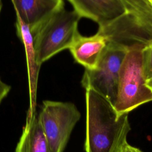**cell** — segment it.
Here are the masks:
<instances>
[{
    "mask_svg": "<svg viewBox=\"0 0 152 152\" xmlns=\"http://www.w3.org/2000/svg\"><path fill=\"white\" fill-rule=\"evenodd\" d=\"M145 85L152 92V77L145 81Z\"/></svg>",
    "mask_w": 152,
    "mask_h": 152,
    "instance_id": "9a60e30c",
    "label": "cell"
},
{
    "mask_svg": "<svg viewBox=\"0 0 152 152\" xmlns=\"http://www.w3.org/2000/svg\"><path fill=\"white\" fill-rule=\"evenodd\" d=\"M52 152H63L70 135L81 118L72 102L44 100L37 115Z\"/></svg>",
    "mask_w": 152,
    "mask_h": 152,
    "instance_id": "277c9868",
    "label": "cell"
},
{
    "mask_svg": "<svg viewBox=\"0 0 152 152\" xmlns=\"http://www.w3.org/2000/svg\"><path fill=\"white\" fill-rule=\"evenodd\" d=\"M151 43H152V31H151V40H150V42Z\"/></svg>",
    "mask_w": 152,
    "mask_h": 152,
    "instance_id": "e0dca14e",
    "label": "cell"
},
{
    "mask_svg": "<svg viewBox=\"0 0 152 152\" xmlns=\"http://www.w3.org/2000/svg\"><path fill=\"white\" fill-rule=\"evenodd\" d=\"M86 152H118L131 131L128 114L119 115L113 105L91 88L86 89Z\"/></svg>",
    "mask_w": 152,
    "mask_h": 152,
    "instance_id": "6da1fadb",
    "label": "cell"
},
{
    "mask_svg": "<svg viewBox=\"0 0 152 152\" xmlns=\"http://www.w3.org/2000/svg\"><path fill=\"white\" fill-rule=\"evenodd\" d=\"M127 50L128 48L122 45L108 42L96 68L85 69L81 81L83 87L95 90L114 106L119 71Z\"/></svg>",
    "mask_w": 152,
    "mask_h": 152,
    "instance_id": "5b68a950",
    "label": "cell"
},
{
    "mask_svg": "<svg viewBox=\"0 0 152 152\" xmlns=\"http://www.w3.org/2000/svg\"><path fill=\"white\" fill-rule=\"evenodd\" d=\"M15 26L17 36L23 44L25 49L30 99V106L27 116H30L36 112L37 86L40 66L37 62L33 36L29 27L17 15H16Z\"/></svg>",
    "mask_w": 152,
    "mask_h": 152,
    "instance_id": "9c48e42d",
    "label": "cell"
},
{
    "mask_svg": "<svg viewBox=\"0 0 152 152\" xmlns=\"http://www.w3.org/2000/svg\"><path fill=\"white\" fill-rule=\"evenodd\" d=\"M15 152H52L36 112L27 116Z\"/></svg>",
    "mask_w": 152,
    "mask_h": 152,
    "instance_id": "30bf717a",
    "label": "cell"
},
{
    "mask_svg": "<svg viewBox=\"0 0 152 152\" xmlns=\"http://www.w3.org/2000/svg\"><path fill=\"white\" fill-rule=\"evenodd\" d=\"M127 13L124 20L128 25L151 34L152 0H124Z\"/></svg>",
    "mask_w": 152,
    "mask_h": 152,
    "instance_id": "8fae6325",
    "label": "cell"
},
{
    "mask_svg": "<svg viewBox=\"0 0 152 152\" xmlns=\"http://www.w3.org/2000/svg\"><path fill=\"white\" fill-rule=\"evenodd\" d=\"M11 88V86L3 81L0 77V103L8 96Z\"/></svg>",
    "mask_w": 152,
    "mask_h": 152,
    "instance_id": "4fadbf2b",
    "label": "cell"
},
{
    "mask_svg": "<svg viewBox=\"0 0 152 152\" xmlns=\"http://www.w3.org/2000/svg\"><path fill=\"white\" fill-rule=\"evenodd\" d=\"M16 15L30 28L32 34L46 19L64 7V0H11Z\"/></svg>",
    "mask_w": 152,
    "mask_h": 152,
    "instance_id": "52a82bcc",
    "label": "cell"
},
{
    "mask_svg": "<svg viewBox=\"0 0 152 152\" xmlns=\"http://www.w3.org/2000/svg\"><path fill=\"white\" fill-rule=\"evenodd\" d=\"M142 69L145 81L152 77V43L146 45L142 50Z\"/></svg>",
    "mask_w": 152,
    "mask_h": 152,
    "instance_id": "7c38bea8",
    "label": "cell"
},
{
    "mask_svg": "<svg viewBox=\"0 0 152 152\" xmlns=\"http://www.w3.org/2000/svg\"><path fill=\"white\" fill-rule=\"evenodd\" d=\"M81 18L74 10H68L63 7L39 26L33 36L39 66L59 52L69 49L80 34L78 24Z\"/></svg>",
    "mask_w": 152,
    "mask_h": 152,
    "instance_id": "7a4b0ae2",
    "label": "cell"
},
{
    "mask_svg": "<svg viewBox=\"0 0 152 152\" xmlns=\"http://www.w3.org/2000/svg\"><path fill=\"white\" fill-rule=\"evenodd\" d=\"M118 152H143L137 147L130 145L127 141H125L121 146Z\"/></svg>",
    "mask_w": 152,
    "mask_h": 152,
    "instance_id": "5bb4252c",
    "label": "cell"
},
{
    "mask_svg": "<svg viewBox=\"0 0 152 152\" xmlns=\"http://www.w3.org/2000/svg\"><path fill=\"white\" fill-rule=\"evenodd\" d=\"M145 45L136 43L128 47L122 63L114 105L119 115L152 101V92L145 85L142 69V50Z\"/></svg>",
    "mask_w": 152,
    "mask_h": 152,
    "instance_id": "3957f363",
    "label": "cell"
},
{
    "mask_svg": "<svg viewBox=\"0 0 152 152\" xmlns=\"http://www.w3.org/2000/svg\"><path fill=\"white\" fill-rule=\"evenodd\" d=\"M80 17L93 20L99 27L121 21L127 13L124 0H68Z\"/></svg>",
    "mask_w": 152,
    "mask_h": 152,
    "instance_id": "8992f818",
    "label": "cell"
},
{
    "mask_svg": "<svg viewBox=\"0 0 152 152\" xmlns=\"http://www.w3.org/2000/svg\"><path fill=\"white\" fill-rule=\"evenodd\" d=\"M2 0H0V13L2 10Z\"/></svg>",
    "mask_w": 152,
    "mask_h": 152,
    "instance_id": "2e32d148",
    "label": "cell"
},
{
    "mask_svg": "<svg viewBox=\"0 0 152 152\" xmlns=\"http://www.w3.org/2000/svg\"><path fill=\"white\" fill-rule=\"evenodd\" d=\"M107 43V37L98 32L90 36L80 33L69 50L77 63L85 69L93 70L97 66Z\"/></svg>",
    "mask_w": 152,
    "mask_h": 152,
    "instance_id": "ba28073f",
    "label": "cell"
}]
</instances>
